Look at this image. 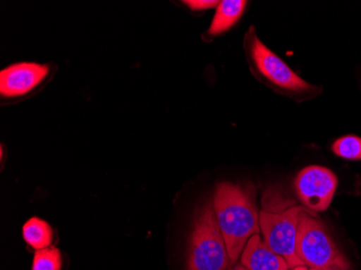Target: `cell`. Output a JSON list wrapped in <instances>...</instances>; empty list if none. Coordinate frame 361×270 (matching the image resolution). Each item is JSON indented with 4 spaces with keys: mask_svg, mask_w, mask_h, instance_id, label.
Masks as SVG:
<instances>
[{
    "mask_svg": "<svg viewBox=\"0 0 361 270\" xmlns=\"http://www.w3.org/2000/svg\"><path fill=\"white\" fill-rule=\"evenodd\" d=\"M213 209L231 263H236L248 241L261 231L255 188L222 183L216 188Z\"/></svg>",
    "mask_w": 361,
    "mask_h": 270,
    "instance_id": "6da1fadb",
    "label": "cell"
},
{
    "mask_svg": "<svg viewBox=\"0 0 361 270\" xmlns=\"http://www.w3.org/2000/svg\"><path fill=\"white\" fill-rule=\"evenodd\" d=\"M306 210L288 198L281 188H269L262 198L259 227L264 241L274 252L287 261L290 270L302 266L295 253L299 219Z\"/></svg>",
    "mask_w": 361,
    "mask_h": 270,
    "instance_id": "7a4b0ae2",
    "label": "cell"
},
{
    "mask_svg": "<svg viewBox=\"0 0 361 270\" xmlns=\"http://www.w3.org/2000/svg\"><path fill=\"white\" fill-rule=\"evenodd\" d=\"M295 253L302 266L316 270H350V263L314 211L300 214Z\"/></svg>",
    "mask_w": 361,
    "mask_h": 270,
    "instance_id": "3957f363",
    "label": "cell"
},
{
    "mask_svg": "<svg viewBox=\"0 0 361 270\" xmlns=\"http://www.w3.org/2000/svg\"><path fill=\"white\" fill-rule=\"evenodd\" d=\"M231 263L226 243L216 223L214 209H198L190 235L186 270H225Z\"/></svg>",
    "mask_w": 361,
    "mask_h": 270,
    "instance_id": "277c9868",
    "label": "cell"
},
{
    "mask_svg": "<svg viewBox=\"0 0 361 270\" xmlns=\"http://www.w3.org/2000/svg\"><path fill=\"white\" fill-rule=\"evenodd\" d=\"M248 54H250L251 62L255 65V70L267 82L273 85L275 88L294 94L310 92L313 86H310L299 75L281 60L277 54L271 51L251 28L248 34Z\"/></svg>",
    "mask_w": 361,
    "mask_h": 270,
    "instance_id": "5b68a950",
    "label": "cell"
},
{
    "mask_svg": "<svg viewBox=\"0 0 361 270\" xmlns=\"http://www.w3.org/2000/svg\"><path fill=\"white\" fill-rule=\"evenodd\" d=\"M294 188L306 209L322 212L331 204L338 188V178L329 168L310 166L298 174Z\"/></svg>",
    "mask_w": 361,
    "mask_h": 270,
    "instance_id": "8992f818",
    "label": "cell"
},
{
    "mask_svg": "<svg viewBox=\"0 0 361 270\" xmlns=\"http://www.w3.org/2000/svg\"><path fill=\"white\" fill-rule=\"evenodd\" d=\"M49 67L37 63H19L0 73V93L5 97H19L37 88L48 76Z\"/></svg>",
    "mask_w": 361,
    "mask_h": 270,
    "instance_id": "52a82bcc",
    "label": "cell"
},
{
    "mask_svg": "<svg viewBox=\"0 0 361 270\" xmlns=\"http://www.w3.org/2000/svg\"><path fill=\"white\" fill-rule=\"evenodd\" d=\"M241 265L248 270H290L287 261L274 252L259 235H253L245 245Z\"/></svg>",
    "mask_w": 361,
    "mask_h": 270,
    "instance_id": "ba28073f",
    "label": "cell"
},
{
    "mask_svg": "<svg viewBox=\"0 0 361 270\" xmlns=\"http://www.w3.org/2000/svg\"><path fill=\"white\" fill-rule=\"evenodd\" d=\"M247 1L245 0H224L218 5L216 16L213 18L209 32L219 35L232 27L245 11Z\"/></svg>",
    "mask_w": 361,
    "mask_h": 270,
    "instance_id": "9c48e42d",
    "label": "cell"
},
{
    "mask_svg": "<svg viewBox=\"0 0 361 270\" xmlns=\"http://www.w3.org/2000/svg\"><path fill=\"white\" fill-rule=\"evenodd\" d=\"M22 233L25 243L36 251L50 247L54 243L52 227L46 221L38 217L28 219L24 224Z\"/></svg>",
    "mask_w": 361,
    "mask_h": 270,
    "instance_id": "30bf717a",
    "label": "cell"
},
{
    "mask_svg": "<svg viewBox=\"0 0 361 270\" xmlns=\"http://www.w3.org/2000/svg\"><path fill=\"white\" fill-rule=\"evenodd\" d=\"M63 259L58 247L38 250L32 259V270H62Z\"/></svg>",
    "mask_w": 361,
    "mask_h": 270,
    "instance_id": "8fae6325",
    "label": "cell"
},
{
    "mask_svg": "<svg viewBox=\"0 0 361 270\" xmlns=\"http://www.w3.org/2000/svg\"><path fill=\"white\" fill-rule=\"evenodd\" d=\"M332 150L338 157L348 160H361V139L355 135H346L336 140Z\"/></svg>",
    "mask_w": 361,
    "mask_h": 270,
    "instance_id": "7c38bea8",
    "label": "cell"
},
{
    "mask_svg": "<svg viewBox=\"0 0 361 270\" xmlns=\"http://www.w3.org/2000/svg\"><path fill=\"white\" fill-rule=\"evenodd\" d=\"M184 3L192 10L210 9L220 4L219 1H213V0H190V1H184Z\"/></svg>",
    "mask_w": 361,
    "mask_h": 270,
    "instance_id": "4fadbf2b",
    "label": "cell"
},
{
    "mask_svg": "<svg viewBox=\"0 0 361 270\" xmlns=\"http://www.w3.org/2000/svg\"><path fill=\"white\" fill-rule=\"evenodd\" d=\"M291 270H310V269H308V268L306 267V266H299V267L293 268V269H291Z\"/></svg>",
    "mask_w": 361,
    "mask_h": 270,
    "instance_id": "5bb4252c",
    "label": "cell"
},
{
    "mask_svg": "<svg viewBox=\"0 0 361 270\" xmlns=\"http://www.w3.org/2000/svg\"><path fill=\"white\" fill-rule=\"evenodd\" d=\"M233 270H248V269H245V267H243V265H239V266H237V267H235L234 269Z\"/></svg>",
    "mask_w": 361,
    "mask_h": 270,
    "instance_id": "9a60e30c",
    "label": "cell"
},
{
    "mask_svg": "<svg viewBox=\"0 0 361 270\" xmlns=\"http://www.w3.org/2000/svg\"><path fill=\"white\" fill-rule=\"evenodd\" d=\"M310 270H316V269H310Z\"/></svg>",
    "mask_w": 361,
    "mask_h": 270,
    "instance_id": "2e32d148",
    "label": "cell"
}]
</instances>
